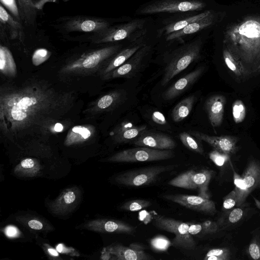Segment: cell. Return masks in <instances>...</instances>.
Masks as SVG:
<instances>
[{"instance_id":"cell-21","label":"cell","mask_w":260,"mask_h":260,"mask_svg":"<svg viewBox=\"0 0 260 260\" xmlns=\"http://www.w3.org/2000/svg\"><path fill=\"white\" fill-rule=\"evenodd\" d=\"M219 21V16L214 11L208 16L196 20L184 28L166 36V40L170 41L180 40L186 37L199 32L210 27Z\"/></svg>"},{"instance_id":"cell-42","label":"cell","mask_w":260,"mask_h":260,"mask_svg":"<svg viewBox=\"0 0 260 260\" xmlns=\"http://www.w3.org/2000/svg\"><path fill=\"white\" fill-rule=\"evenodd\" d=\"M232 114L234 121L236 123L242 122L246 116V108L241 100H236L233 104Z\"/></svg>"},{"instance_id":"cell-40","label":"cell","mask_w":260,"mask_h":260,"mask_svg":"<svg viewBox=\"0 0 260 260\" xmlns=\"http://www.w3.org/2000/svg\"><path fill=\"white\" fill-rule=\"evenodd\" d=\"M152 205L151 202L143 199H135L128 201L121 205L120 209L130 212L140 211Z\"/></svg>"},{"instance_id":"cell-14","label":"cell","mask_w":260,"mask_h":260,"mask_svg":"<svg viewBox=\"0 0 260 260\" xmlns=\"http://www.w3.org/2000/svg\"><path fill=\"white\" fill-rule=\"evenodd\" d=\"M81 192L77 187L64 189L58 197L48 204L50 211L57 215L64 216L73 211L79 204Z\"/></svg>"},{"instance_id":"cell-8","label":"cell","mask_w":260,"mask_h":260,"mask_svg":"<svg viewBox=\"0 0 260 260\" xmlns=\"http://www.w3.org/2000/svg\"><path fill=\"white\" fill-rule=\"evenodd\" d=\"M153 224L157 229L175 234L171 242L172 246L185 250H193L196 243L188 232L189 224L170 217L156 215Z\"/></svg>"},{"instance_id":"cell-48","label":"cell","mask_w":260,"mask_h":260,"mask_svg":"<svg viewBox=\"0 0 260 260\" xmlns=\"http://www.w3.org/2000/svg\"><path fill=\"white\" fill-rule=\"evenodd\" d=\"M4 233L8 237L11 238H17L20 235L19 230L13 225H9L6 227Z\"/></svg>"},{"instance_id":"cell-13","label":"cell","mask_w":260,"mask_h":260,"mask_svg":"<svg viewBox=\"0 0 260 260\" xmlns=\"http://www.w3.org/2000/svg\"><path fill=\"white\" fill-rule=\"evenodd\" d=\"M110 26V22L105 19L79 16L67 18L63 24L64 29L67 31L94 34Z\"/></svg>"},{"instance_id":"cell-46","label":"cell","mask_w":260,"mask_h":260,"mask_svg":"<svg viewBox=\"0 0 260 260\" xmlns=\"http://www.w3.org/2000/svg\"><path fill=\"white\" fill-rule=\"evenodd\" d=\"M26 225L30 229L40 231L44 230L45 226L43 222L40 219L37 218H31L26 221Z\"/></svg>"},{"instance_id":"cell-11","label":"cell","mask_w":260,"mask_h":260,"mask_svg":"<svg viewBox=\"0 0 260 260\" xmlns=\"http://www.w3.org/2000/svg\"><path fill=\"white\" fill-rule=\"evenodd\" d=\"M160 196L164 200L204 214L213 216L217 212L215 204L213 201L199 195L175 193L165 194Z\"/></svg>"},{"instance_id":"cell-28","label":"cell","mask_w":260,"mask_h":260,"mask_svg":"<svg viewBox=\"0 0 260 260\" xmlns=\"http://www.w3.org/2000/svg\"><path fill=\"white\" fill-rule=\"evenodd\" d=\"M94 128L91 125H76L68 132L64 140L66 146H70L82 143L89 140L94 134Z\"/></svg>"},{"instance_id":"cell-24","label":"cell","mask_w":260,"mask_h":260,"mask_svg":"<svg viewBox=\"0 0 260 260\" xmlns=\"http://www.w3.org/2000/svg\"><path fill=\"white\" fill-rule=\"evenodd\" d=\"M226 103L225 98L221 94H215L209 97L205 103V109L209 120L213 127L221 125Z\"/></svg>"},{"instance_id":"cell-45","label":"cell","mask_w":260,"mask_h":260,"mask_svg":"<svg viewBox=\"0 0 260 260\" xmlns=\"http://www.w3.org/2000/svg\"><path fill=\"white\" fill-rule=\"evenodd\" d=\"M1 4L6 7L12 14L17 21L21 20L19 7L15 0H0Z\"/></svg>"},{"instance_id":"cell-37","label":"cell","mask_w":260,"mask_h":260,"mask_svg":"<svg viewBox=\"0 0 260 260\" xmlns=\"http://www.w3.org/2000/svg\"><path fill=\"white\" fill-rule=\"evenodd\" d=\"M222 56L226 66L236 77L240 79L248 77L238 61L232 53L224 47L222 51Z\"/></svg>"},{"instance_id":"cell-51","label":"cell","mask_w":260,"mask_h":260,"mask_svg":"<svg viewBox=\"0 0 260 260\" xmlns=\"http://www.w3.org/2000/svg\"><path fill=\"white\" fill-rule=\"evenodd\" d=\"M129 247L137 251H144L146 248L145 245L140 243H132Z\"/></svg>"},{"instance_id":"cell-39","label":"cell","mask_w":260,"mask_h":260,"mask_svg":"<svg viewBox=\"0 0 260 260\" xmlns=\"http://www.w3.org/2000/svg\"><path fill=\"white\" fill-rule=\"evenodd\" d=\"M179 137L182 144L188 149L201 154L204 153V150L200 140L195 139L189 133L184 132L179 135Z\"/></svg>"},{"instance_id":"cell-20","label":"cell","mask_w":260,"mask_h":260,"mask_svg":"<svg viewBox=\"0 0 260 260\" xmlns=\"http://www.w3.org/2000/svg\"><path fill=\"white\" fill-rule=\"evenodd\" d=\"M143 38L142 37L134 41L132 45L118 52L110 58L99 71V75L101 78L104 79L107 75L123 64L136 52L141 48L145 44L143 41Z\"/></svg>"},{"instance_id":"cell-16","label":"cell","mask_w":260,"mask_h":260,"mask_svg":"<svg viewBox=\"0 0 260 260\" xmlns=\"http://www.w3.org/2000/svg\"><path fill=\"white\" fill-rule=\"evenodd\" d=\"M82 229L102 233H118L132 235L136 227L125 222L113 219H96L89 221Z\"/></svg>"},{"instance_id":"cell-7","label":"cell","mask_w":260,"mask_h":260,"mask_svg":"<svg viewBox=\"0 0 260 260\" xmlns=\"http://www.w3.org/2000/svg\"><path fill=\"white\" fill-rule=\"evenodd\" d=\"M216 172L212 170L191 169L172 179L168 184L177 187L197 190L199 196L210 199L209 183Z\"/></svg>"},{"instance_id":"cell-44","label":"cell","mask_w":260,"mask_h":260,"mask_svg":"<svg viewBox=\"0 0 260 260\" xmlns=\"http://www.w3.org/2000/svg\"><path fill=\"white\" fill-rule=\"evenodd\" d=\"M51 53L44 48L36 50L32 56V62L35 66H38L47 60L50 56Z\"/></svg>"},{"instance_id":"cell-27","label":"cell","mask_w":260,"mask_h":260,"mask_svg":"<svg viewBox=\"0 0 260 260\" xmlns=\"http://www.w3.org/2000/svg\"><path fill=\"white\" fill-rule=\"evenodd\" d=\"M209 158L219 170V176L221 181L230 182L233 180V170L231 156L213 149L209 154Z\"/></svg>"},{"instance_id":"cell-30","label":"cell","mask_w":260,"mask_h":260,"mask_svg":"<svg viewBox=\"0 0 260 260\" xmlns=\"http://www.w3.org/2000/svg\"><path fill=\"white\" fill-rule=\"evenodd\" d=\"M188 232L191 235L200 237L215 235L223 236L225 232L221 231L216 221L207 220L200 223L189 224Z\"/></svg>"},{"instance_id":"cell-15","label":"cell","mask_w":260,"mask_h":260,"mask_svg":"<svg viewBox=\"0 0 260 260\" xmlns=\"http://www.w3.org/2000/svg\"><path fill=\"white\" fill-rule=\"evenodd\" d=\"M150 50L151 47L145 44L123 64L112 71L104 79L134 77L140 70L144 59Z\"/></svg>"},{"instance_id":"cell-35","label":"cell","mask_w":260,"mask_h":260,"mask_svg":"<svg viewBox=\"0 0 260 260\" xmlns=\"http://www.w3.org/2000/svg\"><path fill=\"white\" fill-rule=\"evenodd\" d=\"M21 20L27 25L32 24L36 16V6L31 0H17Z\"/></svg>"},{"instance_id":"cell-26","label":"cell","mask_w":260,"mask_h":260,"mask_svg":"<svg viewBox=\"0 0 260 260\" xmlns=\"http://www.w3.org/2000/svg\"><path fill=\"white\" fill-rule=\"evenodd\" d=\"M112 254V259L151 260L154 259L144 251H137L119 243H112L106 247Z\"/></svg>"},{"instance_id":"cell-41","label":"cell","mask_w":260,"mask_h":260,"mask_svg":"<svg viewBox=\"0 0 260 260\" xmlns=\"http://www.w3.org/2000/svg\"><path fill=\"white\" fill-rule=\"evenodd\" d=\"M150 244L152 248L157 252L167 251L172 245L171 242L163 235H157L151 239Z\"/></svg>"},{"instance_id":"cell-6","label":"cell","mask_w":260,"mask_h":260,"mask_svg":"<svg viewBox=\"0 0 260 260\" xmlns=\"http://www.w3.org/2000/svg\"><path fill=\"white\" fill-rule=\"evenodd\" d=\"M178 165H154L128 170L117 174L115 182L127 187H140L155 181L160 175L177 168Z\"/></svg>"},{"instance_id":"cell-50","label":"cell","mask_w":260,"mask_h":260,"mask_svg":"<svg viewBox=\"0 0 260 260\" xmlns=\"http://www.w3.org/2000/svg\"><path fill=\"white\" fill-rule=\"evenodd\" d=\"M44 245L45 250L50 256L53 257L59 256V254L56 249H55L53 248L50 247L47 244H45Z\"/></svg>"},{"instance_id":"cell-38","label":"cell","mask_w":260,"mask_h":260,"mask_svg":"<svg viewBox=\"0 0 260 260\" xmlns=\"http://www.w3.org/2000/svg\"><path fill=\"white\" fill-rule=\"evenodd\" d=\"M0 20L1 23L7 24L10 29L11 37H17L18 31H20L22 28L21 24L14 19L2 4L0 6Z\"/></svg>"},{"instance_id":"cell-17","label":"cell","mask_w":260,"mask_h":260,"mask_svg":"<svg viewBox=\"0 0 260 260\" xmlns=\"http://www.w3.org/2000/svg\"><path fill=\"white\" fill-rule=\"evenodd\" d=\"M189 133L200 141H203L211 145L214 149L229 154L231 156L238 150V138L233 136H210L202 132L190 131Z\"/></svg>"},{"instance_id":"cell-43","label":"cell","mask_w":260,"mask_h":260,"mask_svg":"<svg viewBox=\"0 0 260 260\" xmlns=\"http://www.w3.org/2000/svg\"><path fill=\"white\" fill-rule=\"evenodd\" d=\"M237 197L234 189L223 198L222 206L220 214H224L237 206Z\"/></svg>"},{"instance_id":"cell-31","label":"cell","mask_w":260,"mask_h":260,"mask_svg":"<svg viewBox=\"0 0 260 260\" xmlns=\"http://www.w3.org/2000/svg\"><path fill=\"white\" fill-rule=\"evenodd\" d=\"M41 169V165L37 159L27 158L15 167L14 173L21 177H34L40 174Z\"/></svg>"},{"instance_id":"cell-19","label":"cell","mask_w":260,"mask_h":260,"mask_svg":"<svg viewBox=\"0 0 260 260\" xmlns=\"http://www.w3.org/2000/svg\"><path fill=\"white\" fill-rule=\"evenodd\" d=\"M204 69V67H199L180 78L162 93V98L170 101L184 92L199 79Z\"/></svg>"},{"instance_id":"cell-49","label":"cell","mask_w":260,"mask_h":260,"mask_svg":"<svg viewBox=\"0 0 260 260\" xmlns=\"http://www.w3.org/2000/svg\"><path fill=\"white\" fill-rule=\"evenodd\" d=\"M152 120L156 123L160 125H165L167 123L166 119L164 114L158 111H155L151 115Z\"/></svg>"},{"instance_id":"cell-33","label":"cell","mask_w":260,"mask_h":260,"mask_svg":"<svg viewBox=\"0 0 260 260\" xmlns=\"http://www.w3.org/2000/svg\"><path fill=\"white\" fill-rule=\"evenodd\" d=\"M237 249L231 244L214 247L207 251L204 260H232L236 259Z\"/></svg>"},{"instance_id":"cell-25","label":"cell","mask_w":260,"mask_h":260,"mask_svg":"<svg viewBox=\"0 0 260 260\" xmlns=\"http://www.w3.org/2000/svg\"><path fill=\"white\" fill-rule=\"evenodd\" d=\"M146 129V125L136 126L130 122L123 121L114 128L111 135L117 143H132Z\"/></svg>"},{"instance_id":"cell-54","label":"cell","mask_w":260,"mask_h":260,"mask_svg":"<svg viewBox=\"0 0 260 260\" xmlns=\"http://www.w3.org/2000/svg\"><path fill=\"white\" fill-rule=\"evenodd\" d=\"M253 199L255 202V204L256 207L260 210V201L256 199L255 197H253Z\"/></svg>"},{"instance_id":"cell-52","label":"cell","mask_w":260,"mask_h":260,"mask_svg":"<svg viewBox=\"0 0 260 260\" xmlns=\"http://www.w3.org/2000/svg\"><path fill=\"white\" fill-rule=\"evenodd\" d=\"M101 258L103 259H112V254L106 247L104 248L102 251Z\"/></svg>"},{"instance_id":"cell-23","label":"cell","mask_w":260,"mask_h":260,"mask_svg":"<svg viewBox=\"0 0 260 260\" xmlns=\"http://www.w3.org/2000/svg\"><path fill=\"white\" fill-rule=\"evenodd\" d=\"M245 188V197L256 189H260V161L254 158H250L241 175Z\"/></svg>"},{"instance_id":"cell-22","label":"cell","mask_w":260,"mask_h":260,"mask_svg":"<svg viewBox=\"0 0 260 260\" xmlns=\"http://www.w3.org/2000/svg\"><path fill=\"white\" fill-rule=\"evenodd\" d=\"M126 99V93L123 90H115L110 92L96 100L88 109V112L96 114L113 110Z\"/></svg>"},{"instance_id":"cell-2","label":"cell","mask_w":260,"mask_h":260,"mask_svg":"<svg viewBox=\"0 0 260 260\" xmlns=\"http://www.w3.org/2000/svg\"><path fill=\"white\" fill-rule=\"evenodd\" d=\"M223 44L247 77L257 74L260 65V16H248L229 25L224 31Z\"/></svg>"},{"instance_id":"cell-47","label":"cell","mask_w":260,"mask_h":260,"mask_svg":"<svg viewBox=\"0 0 260 260\" xmlns=\"http://www.w3.org/2000/svg\"><path fill=\"white\" fill-rule=\"evenodd\" d=\"M56 250L58 252L66 253L71 256H79V254L73 248L65 246L63 244L59 243L56 246Z\"/></svg>"},{"instance_id":"cell-34","label":"cell","mask_w":260,"mask_h":260,"mask_svg":"<svg viewBox=\"0 0 260 260\" xmlns=\"http://www.w3.org/2000/svg\"><path fill=\"white\" fill-rule=\"evenodd\" d=\"M195 100V95H191L179 102L172 111L173 120L178 122L186 118L190 114Z\"/></svg>"},{"instance_id":"cell-12","label":"cell","mask_w":260,"mask_h":260,"mask_svg":"<svg viewBox=\"0 0 260 260\" xmlns=\"http://www.w3.org/2000/svg\"><path fill=\"white\" fill-rule=\"evenodd\" d=\"M257 213L255 209L245 202L224 214H220L216 222L221 231H230L239 226Z\"/></svg>"},{"instance_id":"cell-10","label":"cell","mask_w":260,"mask_h":260,"mask_svg":"<svg viewBox=\"0 0 260 260\" xmlns=\"http://www.w3.org/2000/svg\"><path fill=\"white\" fill-rule=\"evenodd\" d=\"M205 6L206 4L200 0H156L141 7L137 14L194 12L203 9Z\"/></svg>"},{"instance_id":"cell-5","label":"cell","mask_w":260,"mask_h":260,"mask_svg":"<svg viewBox=\"0 0 260 260\" xmlns=\"http://www.w3.org/2000/svg\"><path fill=\"white\" fill-rule=\"evenodd\" d=\"M145 20L135 19L126 23L115 26L95 33L91 37L94 44H99L128 40L133 42L144 37L146 29L144 27Z\"/></svg>"},{"instance_id":"cell-36","label":"cell","mask_w":260,"mask_h":260,"mask_svg":"<svg viewBox=\"0 0 260 260\" xmlns=\"http://www.w3.org/2000/svg\"><path fill=\"white\" fill-rule=\"evenodd\" d=\"M251 239L245 249V254L251 259L260 260V226L251 232Z\"/></svg>"},{"instance_id":"cell-18","label":"cell","mask_w":260,"mask_h":260,"mask_svg":"<svg viewBox=\"0 0 260 260\" xmlns=\"http://www.w3.org/2000/svg\"><path fill=\"white\" fill-rule=\"evenodd\" d=\"M132 143L138 146L159 150H172L176 146L175 142L169 136L158 132L146 129Z\"/></svg>"},{"instance_id":"cell-9","label":"cell","mask_w":260,"mask_h":260,"mask_svg":"<svg viewBox=\"0 0 260 260\" xmlns=\"http://www.w3.org/2000/svg\"><path fill=\"white\" fill-rule=\"evenodd\" d=\"M175 153L172 150H159L139 146L119 151L106 158L110 162H142L159 161L172 158Z\"/></svg>"},{"instance_id":"cell-4","label":"cell","mask_w":260,"mask_h":260,"mask_svg":"<svg viewBox=\"0 0 260 260\" xmlns=\"http://www.w3.org/2000/svg\"><path fill=\"white\" fill-rule=\"evenodd\" d=\"M202 45V41L196 39L173 51L165 69L161 82L162 86L166 85L175 76L199 58Z\"/></svg>"},{"instance_id":"cell-29","label":"cell","mask_w":260,"mask_h":260,"mask_svg":"<svg viewBox=\"0 0 260 260\" xmlns=\"http://www.w3.org/2000/svg\"><path fill=\"white\" fill-rule=\"evenodd\" d=\"M213 10H207L198 14L186 17L184 18L173 21L160 28L158 35L167 36L171 33L181 30L194 21L203 18L212 12Z\"/></svg>"},{"instance_id":"cell-1","label":"cell","mask_w":260,"mask_h":260,"mask_svg":"<svg viewBox=\"0 0 260 260\" xmlns=\"http://www.w3.org/2000/svg\"><path fill=\"white\" fill-rule=\"evenodd\" d=\"M73 91L62 90L48 82L28 79L0 88V129L12 141L54 132L75 104Z\"/></svg>"},{"instance_id":"cell-55","label":"cell","mask_w":260,"mask_h":260,"mask_svg":"<svg viewBox=\"0 0 260 260\" xmlns=\"http://www.w3.org/2000/svg\"><path fill=\"white\" fill-rule=\"evenodd\" d=\"M260 73V65L259 66L258 68V70H257V74H259Z\"/></svg>"},{"instance_id":"cell-3","label":"cell","mask_w":260,"mask_h":260,"mask_svg":"<svg viewBox=\"0 0 260 260\" xmlns=\"http://www.w3.org/2000/svg\"><path fill=\"white\" fill-rule=\"evenodd\" d=\"M121 45L107 46L84 53L63 66L59 73L64 76H85L100 71L114 55Z\"/></svg>"},{"instance_id":"cell-32","label":"cell","mask_w":260,"mask_h":260,"mask_svg":"<svg viewBox=\"0 0 260 260\" xmlns=\"http://www.w3.org/2000/svg\"><path fill=\"white\" fill-rule=\"evenodd\" d=\"M0 71L3 75L13 78L17 73V67L10 50L5 46H0Z\"/></svg>"},{"instance_id":"cell-53","label":"cell","mask_w":260,"mask_h":260,"mask_svg":"<svg viewBox=\"0 0 260 260\" xmlns=\"http://www.w3.org/2000/svg\"><path fill=\"white\" fill-rule=\"evenodd\" d=\"M63 129V126L59 122L56 123L53 128L54 132H61Z\"/></svg>"}]
</instances>
